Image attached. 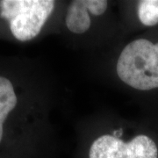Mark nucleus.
<instances>
[{
  "mask_svg": "<svg viewBox=\"0 0 158 158\" xmlns=\"http://www.w3.org/2000/svg\"><path fill=\"white\" fill-rule=\"evenodd\" d=\"M116 71L119 79L134 89L158 88V42L146 39L131 41L118 56Z\"/></svg>",
  "mask_w": 158,
  "mask_h": 158,
  "instance_id": "obj_1",
  "label": "nucleus"
},
{
  "mask_svg": "<svg viewBox=\"0 0 158 158\" xmlns=\"http://www.w3.org/2000/svg\"><path fill=\"white\" fill-rule=\"evenodd\" d=\"M55 6L53 0H4L0 16L8 21L13 37L25 42L39 35Z\"/></svg>",
  "mask_w": 158,
  "mask_h": 158,
  "instance_id": "obj_2",
  "label": "nucleus"
},
{
  "mask_svg": "<svg viewBox=\"0 0 158 158\" xmlns=\"http://www.w3.org/2000/svg\"><path fill=\"white\" fill-rule=\"evenodd\" d=\"M89 158H158V148L148 135H139L125 141L118 135L106 134L91 143Z\"/></svg>",
  "mask_w": 158,
  "mask_h": 158,
  "instance_id": "obj_3",
  "label": "nucleus"
},
{
  "mask_svg": "<svg viewBox=\"0 0 158 158\" xmlns=\"http://www.w3.org/2000/svg\"><path fill=\"white\" fill-rule=\"evenodd\" d=\"M107 7L108 2L106 0H74L67 9L66 27L73 34H84L90 27V13L93 16H100Z\"/></svg>",
  "mask_w": 158,
  "mask_h": 158,
  "instance_id": "obj_4",
  "label": "nucleus"
},
{
  "mask_svg": "<svg viewBox=\"0 0 158 158\" xmlns=\"http://www.w3.org/2000/svg\"><path fill=\"white\" fill-rule=\"evenodd\" d=\"M17 105L18 96L14 85L10 79L0 76V143L4 138L6 119Z\"/></svg>",
  "mask_w": 158,
  "mask_h": 158,
  "instance_id": "obj_5",
  "label": "nucleus"
},
{
  "mask_svg": "<svg viewBox=\"0 0 158 158\" xmlns=\"http://www.w3.org/2000/svg\"><path fill=\"white\" fill-rule=\"evenodd\" d=\"M138 17L143 25L158 24V0H142L138 4Z\"/></svg>",
  "mask_w": 158,
  "mask_h": 158,
  "instance_id": "obj_6",
  "label": "nucleus"
}]
</instances>
